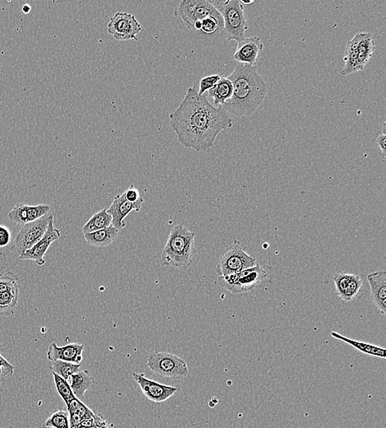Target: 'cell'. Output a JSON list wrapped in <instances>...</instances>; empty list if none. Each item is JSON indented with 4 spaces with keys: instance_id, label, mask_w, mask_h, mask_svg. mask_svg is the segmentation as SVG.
Here are the masks:
<instances>
[{
    "instance_id": "1",
    "label": "cell",
    "mask_w": 386,
    "mask_h": 428,
    "mask_svg": "<svg viewBox=\"0 0 386 428\" xmlns=\"http://www.w3.org/2000/svg\"><path fill=\"white\" fill-rule=\"evenodd\" d=\"M232 125L223 106L211 104L206 96L199 95L195 87L187 90L181 104L170 115V125L178 142L197 152L209 150L218 135Z\"/></svg>"
},
{
    "instance_id": "2",
    "label": "cell",
    "mask_w": 386,
    "mask_h": 428,
    "mask_svg": "<svg viewBox=\"0 0 386 428\" xmlns=\"http://www.w3.org/2000/svg\"><path fill=\"white\" fill-rule=\"evenodd\" d=\"M227 79L232 84L233 93L230 100L223 106L231 118H246L262 106L268 86L257 67L239 64Z\"/></svg>"
},
{
    "instance_id": "3",
    "label": "cell",
    "mask_w": 386,
    "mask_h": 428,
    "mask_svg": "<svg viewBox=\"0 0 386 428\" xmlns=\"http://www.w3.org/2000/svg\"><path fill=\"white\" fill-rule=\"evenodd\" d=\"M195 232L183 225L174 227L161 253V263L170 268L186 269L190 267L195 252Z\"/></svg>"
},
{
    "instance_id": "4",
    "label": "cell",
    "mask_w": 386,
    "mask_h": 428,
    "mask_svg": "<svg viewBox=\"0 0 386 428\" xmlns=\"http://www.w3.org/2000/svg\"><path fill=\"white\" fill-rule=\"evenodd\" d=\"M223 19L222 34L227 40L239 42L245 38V33L249 29L243 6L239 0H227L218 3L216 7Z\"/></svg>"
},
{
    "instance_id": "5",
    "label": "cell",
    "mask_w": 386,
    "mask_h": 428,
    "mask_svg": "<svg viewBox=\"0 0 386 428\" xmlns=\"http://www.w3.org/2000/svg\"><path fill=\"white\" fill-rule=\"evenodd\" d=\"M269 273L260 267L259 264L243 271L219 277L218 285L233 295H239L251 292L266 279Z\"/></svg>"
},
{
    "instance_id": "6",
    "label": "cell",
    "mask_w": 386,
    "mask_h": 428,
    "mask_svg": "<svg viewBox=\"0 0 386 428\" xmlns=\"http://www.w3.org/2000/svg\"><path fill=\"white\" fill-rule=\"evenodd\" d=\"M147 367L163 378L181 380L188 376V363L178 356L168 352H156L147 358Z\"/></svg>"
},
{
    "instance_id": "7",
    "label": "cell",
    "mask_w": 386,
    "mask_h": 428,
    "mask_svg": "<svg viewBox=\"0 0 386 428\" xmlns=\"http://www.w3.org/2000/svg\"><path fill=\"white\" fill-rule=\"evenodd\" d=\"M174 15L182 20L187 29L191 30H194L196 22L203 21L206 17H214L223 21L213 2L208 0H182Z\"/></svg>"
},
{
    "instance_id": "8",
    "label": "cell",
    "mask_w": 386,
    "mask_h": 428,
    "mask_svg": "<svg viewBox=\"0 0 386 428\" xmlns=\"http://www.w3.org/2000/svg\"><path fill=\"white\" fill-rule=\"evenodd\" d=\"M52 219L54 217L50 212L33 222L22 225L13 241V253L19 258L24 252L37 244L46 234L48 225Z\"/></svg>"
},
{
    "instance_id": "9",
    "label": "cell",
    "mask_w": 386,
    "mask_h": 428,
    "mask_svg": "<svg viewBox=\"0 0 386 428\" xmlns=\"http://www.w3.org/2000/svg\"><path fill=\"white\" fill-rule=\"evenodd\" d=\"M257 264V259L246 253L241 243L236 241L220 257L217 274L219 277L231 276L252 268Z\"/></svg>"
},
{
    "instance_id": "10",
    "label": "cell",
    "mask_w": 386,
    "mask_h": 428,
    "mask_svg": "<svg viewBox=\"0 0 386 428\" xmlns=\"http://www.w3.org/2000/svg\"><path fill=\"white\" fill-rule=\"evenodd\" d=\"M141 31V25L136 16L128 13H115L107 25L108 33L118 40H138L137 35Z\"/></svg>"
},
{
    "instance_id": "11",
    "label": "cell",
    "mask_w": 386,
    "mask_h": 428,
    "mask_svg": "<svg viewBox=\"0 0 386 428\" xmlns=\"http://www.w3.org/2000/svg\"><path fill=\"white\" fill-rule=\"evenodd\" d=\"M133 379L140 387L143 393L152 402L163 403L169 399L178 391L177 387L160 384V383L149 379L145 374L134 373Z\"/></svg>"
},
{
    "instance_id": "12",
    "label": "cell",
    "mask_w": 386,
    "mask_h": 428,
    "mask_svg": "<svg viewBox=\"0 0 386 428\" xmlns=\"http://www.w3.org/2000/svg\"><path fill=\"white\" fill-rule=\"evenodd\" d=\"M61 237L60 230L54 226V219H52L48 225L47 232L44 237L40 239L37 244L31 247L30 250L21 255L19 259L22 260H33L39 267H42L46 263L45 255H46L49 248H50L53 242L57 241Z\"/></svg>"
},
{
    "instance_id": "13",
    "label": "cell",
    "mask_w": 386,
    "mask_h": 428,
    "mask_svg": "<svg viewBox=\"0 0 386 428\" xmlns=\"http://www.w3.org/2000/svg\"><path fill=\"white\" fill-rule=\"evenodd\" d=\"M143 200L136 203H130L122 195L116 196L108 209H106L112 218L111 226L116 229L122 230L125 227L124 220L133 211L139 212L142 209Z\"/></svg>"
},
{
    "instance_id": "14",
    "label": "cell",
    "mask_w": 386,
    "mask_h": 428,
    "mask_svg": "<svg viewBox=\"0 0 386 428\" xmlns=\"http://www.w3.org/2000/svg\"><path fill=\"white\" fill-rule=\"evenodd\" d=\"M333 280L339 299L346 303L355 299L362 287V277L357 274L339 272L335 274Z\"/></svg>"
},
{
    "instance_id": "15",
    "label": "cell",
    "mask_w": 386,
    "mask_h": 428,
    "mask_svg": "<svg viewBox=\"0 0 386 428\" xmlns=\"http://www.w3.org/2000/svg\"><path fill=\"white\" fill-rule=\"evenodd\" d=\"M84 345L78 342H72L65 346L59 347L55 342H51L47 351L49 361H63L74 364H81L83 361Z\"/></svg>"
},
{
    "instance_id": "16",
    "label": "cell",
    "mask_w": 386,
    "mask_h": 428,
    "mask_svg": "<svg viewBox=\"0 0 386 428\" xmlns=\"http://www.w3.org/2000/svg\"><path fill=\"white\" fill-rule=\"evenodd\" d=\"M262 49V39L258 37L245 38L237 42L236 51L233 58L241 65L255 66L259 54Z\"/></svg>"
},
{
    "instance_id": "17",
    "label": "cell",
    "mask_w": 386,
    "mask_h": 428,
    "mask_svg": "<svg viewBox=\"0 0 386 428\" xmlns=\"http://www.w3.org/2000/svg\"><path fill=\"white\" fill-rule=\"evenodd\" d=\"M51 207L47 205L30 206L24 204H17L8 214V219L17 225H22L33 222L44 215L50 213Z\"/></svg>"
},
{
    "instance_id": "18",
    "label": "cell",
    "mask_w": 386,
    "mask_h": 428,
    "mask_svg": "<svg viewBox=\"0 0 386 428\" xmlns=\"http://www.w3.org/2000/svg\"><path fill=\"white\" fill-rule=\"evenodd\" d=\"M367 281L369 283L371 297L372 301L378 309L380 313L386 315V272L380 270L368 274Z\"/></svg>"
},
{
    "instance_id": "19",
    "label": "cell",
    "mask_w": 386,
    "mask_h": 428,
    "mask_svg": "<svg viewBox=\"0 0 386 428\" xmlns=\"http://www.w3.org/2000/svg\"><path fill=\"white\" fill-rule=\"evenodd\" d=\"M357 38V69L358 71L364 70L368 61L375 51L376 45L370 33H360L356 34Z\"/></svg>"
},
{
    "instance_id": "20",
    "label": "cell",
    "mask_w": 386,
    "mask_h": 428,
    "mask_svg": "<svg viewBox=\"0 0 386 428\" xmlns=\"http://www.w3.org/2000/svg\"><path fill=\"white\" fill-rule=\"evenodd\" d=\"M331 336L335 338L336 340H339L345 342V344L352 346L353 349H355L358 351V352L362 354L371 356V357H376L380 358H386V349L384 348H380V347L367 344V342H365L348 339V338L340 335V333L336 332H331Z\"/></svg>"
},
{
    "instance_id": "21",
    "label": "cell",
    "mask_w": 386,
    "mask_h": 428,
    "mask_svg": "<svg viewBox=\"0 0 386 428\" xmlns=\"http://www.w3.org/2000/svg\"><path fill=\"white\" fill-rule=\"evenodd\" d=\"M119 232V230L111 225L110 227L99 230V231L84 234V239L90 246L106 247L116 240Z\"/></svg>"
},
{
    "instance_id": "22",
    "label": "cell",
    "mask_w": 386,
    "mask_h": 428,
    "mask_svg": "<svg viewBox=\"0 0 386 428\" xmlns=\"http://www.w3.org/2000/svg\"><path fill=\"white\" fill-rule=\"evenodd\" d=\"M69 385L76 398L83 399L85 393L94 385L93 378L87 370H79L72 375L68 380Z\"/></svg>"
},
{
    "instance_id": "23",
    "label": "cell",
    "mask_w": 386,
    "mask_h": 428,
    "mask_svg": "<svg viewBox=\"0 0 386 428\" xmlns=\"http://www.w3.org/2000/svg\"><path fill=\"white\" fill-rule=\"evenodd\" d=\"M233 93L232 84L227 78H222L209 91V96L213 98L214 106H223L230 100Z\"/></svg>"
},
{
    "instance_id": "24",
    "label": "cell",
    "mask_w": 386,
    "mask_h": 428,
    "mask_svg": "<svg viewBox=\"0 0 386 428\" xmlns=\"http://www.w3.org/2000/svg\"><path fill=\"white\" fill-rule=\"evenodd\" d=\"M357 38L355 35L352 40H349L347 43L346 49H345L344 57V67L343 70L341 71V75L348 76L359 72L357 69Z\"/></svg>"
},
{
    "instance_id": "25",
    "label": "cell",
    "mask_w": 386,
    "mask_h": 428,
    "mask_svg": "<svg viewBox=\"0 0 386 428\" xmlns=\"http://www.w3.org/2000/svg\"><path fill=\"white\" fill-rule=\"evenodd\" d=\"M19 285L0 294V317L8 318L15 313L17 301H19Z\"/></svg>"
},
{
    "instance_id": "26",
    "label": "cell",
    "mask_w": 386,
    "mask_h": 428,
    "mask_svg": "<svg viewBox=\"0 0 386 428\" xmlns=\"http://www.w3.org/2000/svg\"><path fill=\"white\" fill-rule=\"evenodd\" d=\"M111 216L107 213L106 209H102L93 215L83 228V234L91 233L111 226Z\"/></svg>"
},
{
    "instance_id": "27",
    "label": "cell",
    "mask_w": 386,
    "mask_h": 428,
    "mask_svg": "<svg viewBox=\"0 0 386 428\" xmlns=\"http://www.w3.org/2000/svg\"><path fill=\"white\" fill-rule=\"evenodd\" d=\"M42 428H70L69 413L64 410L52 413L43 423Z\"/></svg>"
},
{
    "instance_id": "28",
    "label": "cell",
    "mask_w": 386,
    "mask_h": 428,
    "mask_svg": "<svg viewBox=\"0 0 386 428\" xmlns=\"http://www.w3.org/2000/svg\"><path fill=\"white\" fill-rule=\"evenodd\" d=\"M51 369L53 373L57 374L58 376L67 381L72 375L80 370V364L55 361L52 362Z\"/></svg>"
},
{
    "instance_id": "29",
    "label": "cell",
    "mask_w": 386,
    "mask_h": 428,
    "mask_svg": "<svg viewBox=\"0 0 386 428\" xmlns=\"http://www.w3.org/2000/svg\"><path fill=\"white\" fill-rule=\"evenodd\" d=\"M53 379L58 394H59L61 398L64 400L65 404H68L70 401L75 397L74 392L72 390L68 381L63 379L62 377L58 376L56 373H53Z\"/></svg>"
},
{
    "instance_id": "30",
    "label": "cell",
    "mask_w": 386,
    "mask_h": 428,
    "mask_svg": "<svg viewBox=\"0 0 386 428\" xmlns=\"http://www.w3.org/2000/svg\"><path fill=\"white\" fill-rule=\"evenodd\" d=\"M67 412L69 413L78 414L83 419L91 418L95 414L87 405H85L81 400L74 397L71 399L68 404L66 405Z\"/></svg>"
},
{
    "instance_id": "31",
    "label": "cell",
    "mask_w": 386,
    "mask_h": 428,
    "mask_svg": "<svg viewBox=\"0 0 386 428\" xmlns=\"http://www.w3.org/2000/svg\"><path fill=\"white\" fill-rule=\"evenodd\" d=\"M223 21L218 20L216 17H209L202 21L201 30L206 34H213L219 31L222 33Z\"/></svg>"
},
{
    "instance_id": "32",
    "label": "cell",
    "mask_w": 386,
    "mask_h": 428,
    "mask_svg": "<svg viewBox=\"0 0 386 428\" xmlns=\"http://www.w3.org/2000/svg\"><path fill=\"white\" fill-rule=\"evenodd\" d=\"M4 347L0 344V384L6 379L8 377L13 375L15 372V367L3 358L2 353Z\"/></svg>"
},
{
    "instance_id": "33",
    "label": "cell",
    "mask_w": 386,
    "mask_h": 428,
    "mask_svg": "<svg viewBox=\"0 0 386 428\" xmlns=\"http://www.w3.org/2000/svg\"><path fill=\"white\" fill-rule=\"evenodd\" d=\"M19 278L11 271L0 274V294L10 290V288L17 285Z\"/></svg>"
},
{
    "instance_id": "34",
    "label": "cell",
    "mask_w": 386,
    "mask_h": 428,
    "mask_svg": "<svg viewBox=\"0 0 386 428\" xmlns=\"http://www.w3.org/2000/svg\"><path fill=\"white\" fill-rule=\"evenodd\" d=\"M221 79V76L218 74L211 75L204 77V78L200 79L199 95H204V93L209 92L210 89H212L215 84H216L219 79Z\"/></svg>"
},
{
    "instance_id": "35",
    "label": "cell",
    "mask_w": 386,
    "mask_h": 428,
    "mask_svg": "<svg viewBox=\"0 0 386 428\" xmlns=\"http://www.w3.org/2000/svg\"><path fill=\"white\" fill-rule=\"evenodd\" d=\"M385 141H386V123L384 122L381 126L380 132L376 134L375 138V142L376 145L379 147L381 153H383V160L385 161L386 156L385 150Z\"/></svg>"
},
{
    "instance_id": "36",
    "label": "cell",
    "mask_w": 386,
    "mask_h": 428,
    "mask_svg": "<svg viewBox=\"0 0 386 428\" xmlns=\"http://www.w3.org/2000/svg\"><path fill=\"white\" fill-rule=\"evenodd\" d=\"M106 422L105 419L95 413L91 418L83 419L80 426L96 428L98 426L104 425Z\"/></svg>"
},
{
    "instance_id": "37",
    "label": "cell",
    "mask_w": 386,
    "mask_h": 428,
    "mask_svg": "<svg viewBox=\"0 0 386 428\" xmlns=\"http://www.w3.org/2000/svg\"><path fill=\"white\" fill-rule=\"evenodd\" d=\"M12 240L10 230L0 225V247H4L10 244Z\"/></svg>"
},
{
    "instance_id": "38",
    "label": "cell",
    "mask_w": 386,
    "mask_h": 428,
    "mask_svg": "<svg viewBox=\"0 0 386 428\" xmlns=\"http://www.w3.org/2000/svg\"><path fill=\"white\" fill-rule=\"evenodd\" d=\"M124 195L125 199L130 203H136L142 199L140 197V193H139L137 189L134 186H131L127 189V190L124 191Z\"/></svg>"
},
{
    "instance_id": "39",
    "label": "cell",
    "mask_w": 386,
    "mask_h": 428,
    "mask_svg": "<svg viewBox=\"0 0 386 428\" xmlns=\"http://www.w3.org/2000/svg\"><path fill=\"white\" fill-rule=\"evenodd\" d=\"M202 28V21L196 22L194 25V30H201Z\"/></svg>"
},
{
    "instance_id": "40",
    "label": "cell",
    "mask_w": 386,
    "mask_h": 428,
    "mask_svg": "<svg viewBox=\"0 0 386 428\" xmlns=\"http://www.w3.org/2000/svg\"><path fill=\"white\" fill-rule=\"evenodd\" d=\"M96 428H111V426H110L108 425V422H106V423H104V425H102L101 426H98Z\"/></svg>"
},
{
    "instance_id": "41",
    "label": "cell",
    "mask_w": 386,
    "mask_h": 428,
    "mask_svg": "<svg viewBox=\"0 0 386 428\" xmlns=\"http://www.w3.org/2000/svg\"><path fill=\"white\" fill-rule=\"evenodd\" d=\"M31 10V8L29 6H24V12L26 13H28Z\"/></svg>"
},
{
    "instance_id": "42",
    "label": "cell",
    "mask_w": 386,
    "mask_h": 428,
    "mask_svg": "<svg viewBox=\"0 0 386 428\" xmlns=\"http://www.w3.org/2000/svg\"><path fill=\"white\" fill-rule=\"evenodd\" d=\"M241 4H246V6H248V4H252L254 3V1H240Z\"/></svg>"
},
{
    "instance_id": "43",
    "label": "cell",
    "mask_w": 386,
    "mask_h": 428,
    "mask_svg": "<svg viewBox=\"0 0 386 428\" xmlns=\"http://www.w3.org/2000/svg\"><path fill=\"white\" fill-rule=\"evenodd\" d=\"M79 428H94V427H86L80 426Z\"/></svg>"
}]
</instances>
